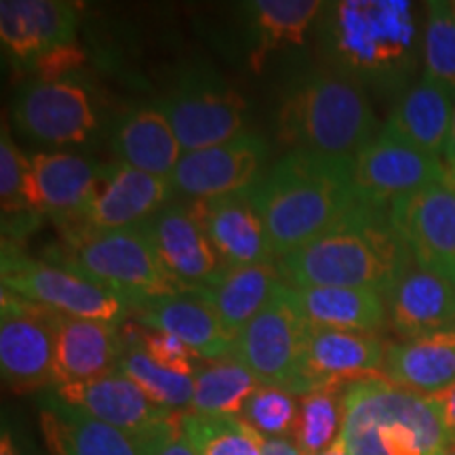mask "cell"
Masks as SVG:
<instances>
[{"label":"cell","instance_id":"1","mask_svg":"<svg viewBox=\"0 0 455 455\" xmlns=\"http://www.w3.org/2000/svg\"><path fill=\"white\" fill-rule=\"evenodd\" d=\"M415 264L390 221V207L361 203L315 241L276 259L291 287L367 289L386 299Z\"/></svg>","mask_w":455,"mask_h":455},{"label":"cell","instance_id":"2","mask_svg":"<svg viewBox=\"0 0 455 455\" xmlns=\"http://www.w3.org/2000/svg\"><path fill=\"white\" fill-rule=\"evenodd\" d=\"M249 192L276 258L298 251L365 203L352 180V158L308 150L284 155Z\"/></svg>","mask_w":455,"mask_h":455},{"label":"cell","instance_id":"3","mask_svg":"<svg viewBox=\"0 0 455 455\" xmlns=\"http://www.w3.org/2000/svg\"><path fill=\"white\" fill-rule=\"evenodd\" d=\"M339 436L350 455H443L449 449L430 396L386 378L355 382L344 390Z\"/></svg>","mask_w":455,"mask_h":455},{"label":"cell","instance_id":"4","mask_svg":"<svg viewBox=\"0 0 455 455\" xmlns=\"http://www.w3.org/2000/svg\"><path fill=\"white\" fill-rule=\"evenodd\" d=\"M278 140L291 150L355 158L378 138V118L367 93L350 76H312L284 100Z\"/></svg>","mask_w":455,"mask_h":455},{"label":"cell","instance_id":"5","mask_svg":"<svg viewBox=\"0 0 455 455\" xmlns=\"http://www.w3.org/2000/svg\"><path fill=\"white\" fill-rule=\"evenodd\" d=\"M61 230L64 243L53 264L116 293L129 308L141 299L188 293L163 266L144 226L93 230L72 224L61 226Z\"/></svg>","mask_w":455,"mask_h":455},{"label":"cell","instance_id":"6","mask_svg":"<svg viewBox=\"0 0 455 455\" xmlns=\"http://www.w3.org/2000/svg\"><path fill=\"white\" fill-rule=\"evenodd\" d=\"M329 38L335 55L363 74H396L411 57L415 20L411 3L346 0L333 4Z\"/></svg>","mask_w":455,"mask_h":455},{"label":"cell","instance_id":"7","mask_svg":"<svg viewBox=\"0 0 455 455\" xmlns=\"http://www.w3.org/2000/svg\"><path fill=\"white\" fill-rule=\"evenodd\" d=\"M312 325L301 315L291 284L283 283L272 301L236 335L230 355L261 386L304 396L301 367Z\"/></svg>","mask_w":455,"mask_h":455},{"label":"cell","instance_id":"8","mask_svg":"<svg viewBox=\"0 0 455 455\" xmlns=\"http://www.w3.org/2000/svg\"><path fill=\"white\" fill-rule=\"evenodd\" d=\"M3 289L70 318L121 325L129 318L127 301L64 266L28 258L15 244H3Z\"/></svg>","mask_w":455,"mask_h":455},{"label":"cell","instance_id":"9","mask_svg":"<svg viewBox=\"0 0 455 455\" xmlns=\"http://www.w3.org/2000/svg\"><path fill=\"white\" fill-rule=\"evenodd\" d=\"M61 315L3 289L0 298V371L13 392L55 386V339Z\"/></svg>","mask_w":455,"mask_h":455},{"label":"cell","instance_id":"10","mask_svg":"<svg viewBox=\"0 0 455 455\" xmlns=\"http://www.w3.org/2000/svg\"><path fill=\"white\" fill-rule=\"evenodd\" d=\"M184 152L204 150L243 133L247 101L236 89L213 76H186L158 101Z\"/></svg>","mask_w":455,"mask_h":455},{"label":"cell","instance_id":"11","mask_svg":"<svg viewBox=\"0 0 455 455\" xmlns=\"http://www.w3.org/2000/svg\"><path fill=\"white\" fill-rule=\"evenodd\" d=\"M13 123L24 138L44 146L83 144L98 129V112L81 83L32 81L17 93Z\"/></svg>","mask_w":455,"mask_h":455},{"label":"cell","instance_id":"12","mask_svg":"<svg viewBox=\"0 0 455 455\" xmlns=\"http://www.w3.org/2000/svg\"><path fill=\"white\" fill-rule=\"evenodd\" d=\"M396 235L422 270L455 283V192L435 184L390 204Z\"/></svg>","mask_w":455,"mask_h":455},{"label":"cell","instance_id":"13","mask_svg":"<svg viewBox=\"0 0 455 455\" xmlns=\"http://www.w3.org/2000/svg\"><path fill=\"white\" fill-rule=\"evenodd\" d=\"M447 164L403 141L379 133L352 158V180L363 201L390 207L422 188L445 184Z\"/></svg>","mask_w":455,"mask_h":455},{"label":"cell","instance_id":"14","mask_svg":"<svg viewBox=\"0 0 455 455\" xmlns=\"http://www.w3.org/2000/svg\"><path fill=\"white\" fill-rule=\"evenodd\" d=\"M268 158V146L255 133H241L224 144L184 152L171 186L190 201L230 196L253 188Z\"/></svg>","mask_w":455,"mask_h":455},{"label":"cell","instance_id":"15","mask_svg":"<svg viewBox=\"0 0 455 455\" xmlns=\"http://www.w3.org/2000/svg\"><path fill=\"white\" fill-rule=\"evenodd\" d=\"M388 346L379 333L312 327L301 367L304 396L323 388H346L355 382L386 378Z\"/></svg>","mask_w":455,"mask_h":455},{"label":"cell","instance_id":"16","mask_svg":"<svg viewBox=\"0 0 455 455\" xmlns=\"http://www.w3.org/2000/svg\"><path fill=\"white\" fill-rule=\"evenodd\" d=\"M104 169L106 164L68 152H38L30 158L24 184L28 212L53 218L60 228L74 224L93 196Z\"/></svg>","mask_w":455,"mask_h":455},{"label":"cell","instance_id":"17","mask_svg":"<svg viewBox=\"0 0 455 455\" xmlns=\"http://www.w3.org/2000/svg\"><path fill=\"white\" fill-rule=\"evenodd\" d=\"M173 192L167 178H156L121 163L106 164L93 196L74 224L93 230L144 226L167 207Z\"/></svg>","mask_w":455,"mask_h":455},{"label":"cell","instance_id":"18","mask_svg":"<svg viewBox=\"0 0 455 455\" xmlns=\"http://www.w3.org/2000/svg\"><path fill=\"white\" fill-rule=\"evenodd\" d=\"M144 228L163 266L188 293L209 287L226 270L190 204L169 203Z\"/></svg>","mask_w":455,"mask_h":455},{"label":"cell","instance_id":"19","mask_svg":"<svg viewBox=\"0 0 455 455\" xmlns=\"http://www.w3.org/2000/svg\"><path fill=\"white\" fill-rule=\"evenodd\" d=\"M249 190L190 203L192 212L203 224L204 235L209 236L226 268L275 264V259H278Z\"/></svg>","mask_w":455,"mask_h":455},{"label":"cell","instance_id":"20","mask_svg":"<svg viewBox=\"0 0 455 455\" xmlns=\"http://www.w3.org/2000/svg\"><path fill=\"white\" fill-rule=\"evenodd\" d=\"M129 318L152 331L175 335L204 361H218L235 348V335L224 327L212 304L196 293L141 299L131 306Z\"/></svg>","mask_w":455,"mask_h":455},{"label":"cell","instance_id":"21","mask_svg":"<svg viewBox=\"0 0 455 455\" xmlns=\"http://www.w3.org/2000/svg\"><path fill=\"white\" fill-rule=\"evenodd\" d=\"M55 395L68 405L124 432L131 439H140L178 413L155 405L121 371L108 373L91 382L57 386Z\"/></svg>","mask_w":455,"mask_h":455},{"label":"cell","instance_id":"22","mask_svg":"<svg viewBox=\"0 0 455 455\" xmlns=\"http://www.w3.org/2000/svg\"><path fill=\"white\" fill-rule=\"evenodd\" d=\"M78 4L64 0H3L0 41L11 60L28 68L36 57L72 43Z\"/></svg>","mask_w":455,"mask_h":455},{"label":"cell","instance_id":"23","mask_svg":"<svg viewBox=\"0 0 455 455\" xmlns=\"http://www.w3.org/2000/svg\"><path fill=\"white\" fill-rule=\"evenodd\" d=\"M124 350L121 325L61 316L55 339V388L114 373Z\"/></svg>","mask_w":455,"mask_h":455},{"label":"cell","instance_id":"24","mask_svg":"<svg viewBox=\"0 0 455 455\" xmlns=\"http://www.w3.org/2000/svg\"><path fill=\"white\" fill-rule=\"evenodd\" d=\"M386 310L401 339L455 327V283L413 264L386 298Z\"/></svg>","mask_w":455,"mask_h":455},{"label":"cell","instance_id":"25","mask_svg":"<svg viewBox=\"0 0 455 455\" xmlns=\"http://www.w3.org/2000/svg\"><path fill=\"white\" fill-rule=\"evenodd\" d=\"M453 110L451 91L422 74L418 84L398 101L379 133L443 158L451 135Z\"/></svg>","mask_w":455,"mask_h":455},{"label":"cell","instance_id":"26","mask_svg":"<svg viewBox=\"0 0 455 455\" xmlns=\"http://www.w3.org/2000/svg\"><path fill=\"white\" fill-rule=\"evenodd\" d=\"M38 422L51 455H144L129 435L68 405L55 392L41 401Z\"/></svg>","mask_w":455,"mask_h":455},{"label":"cell","instance_id":"27","mask_svg":"<svg viewBox=\"0 0 455 455\" xmlns=\"http://www.w3.org/2000/svg\"><path fill=\"white\" fill-rule=\"evenodd\" d=\"M384 375L395 386L424 396L447 390L455 384V327L390 344Z\"/></svg>","mask_w":455,"mask_h":455},{"label":"cell","instance_id":"28","mask_svg":"<svg viewBox=\"0 0 455 455\" xmlns=\"http://www.w3.org/2000/svg\"><path fill=\"white\" fill-rule=\"evenodd\" d=\"M112 146L121 164L167 180L184 156L178 135L158 106L129 112L118 123Z\"/></svg>","mask_w":455,"mask_h":455},{"label":"cell","instance_id":"29","mask_svg":"<svg viewBox=\"0 0 455 455\" xmlns=\"http://www.w3.org/2000/svg\"><path fill=\"white\" fill-rule=\"evenodd\" d=\"M301 315L312 327L379 333L388 325L386 299L367 289L291 287Z\"/></svg>","mask_w":455,"mask_h":455},{"label":"cell","instance_id":"30","mask_svg":"<svg viewBox=\"0 0 455 455\" xmlns=\"http://www.w3.org/2000/svg\"><path fill=\"white\" fill-rule=\"evenodd\" d=\"M283 283L275 261L244 268H226L218 281L201 289L196 295L212 304L224 327L236 338L270 304Z\"/></svg>","mask_w":455,"mask_h":455},{"label":"cell","instance_id":"31","mask_svg":"<svg viewBox=\"0 0 455 455\" xmlns=\"http://www.w3.org/2000/svg\"><path fill=\"white\" fill-rule=\"evenodd\" d=\"M249 9L253 15V30L258 34L251 64L255 70H259L266 57L275 51L304 44L312 21L325 9V3L321 0H258L249 4Z\"/></svg>","mask_w":455,"mask_h":455},{"label":"cell","instance_id":"32","mask_svg":"<svg viewBox=\"0 0 455 455\" xmlns=\"http://www.w3.org/2000/svg\"><path fill=\"white\" fill-rule=\"evenodd\" d=\"M259 386L253 373L232 355L209 361L195 375V396L186 411L209 418H241L244 405Z\"/></svg>","mask_w":455,"mask_h":455},{"label":"cell","instance_id":"33","mask_svg":"<svg viewBox=\"0 0 455 455\" xmlns=\"http://www.w3.org/2000/svg\"><path fill=\"white\" fill-rule=\"evenodd\" d=\"M180 422L198 455H264L266 439L243 418L181 411Z\"/></svg>","mask_w":455,"mask_h":455},{"label":"cell","instance_id":"34","mask_svg":"<svg viewBox=\"0 0 455 455\" xmlns=\"http://www.w3.org/2000/svg\"><path fill=\"white\" fill-rule=\"evenodd\" d=\"M158 407L186 411L195 396V378L158 367L141 346H129L118 361V369Z\"/></svg>","mask_w":455,"mask_h":455},{"label":"cell","instance_id":"35","mask_svg":"<svg viewBox=\"0 0 455 455\" xmlns=\"http://www.w3.org/2000/svg\"><path fill=\"white\" fill-rule=\"evenodd\" d=\"M346 388H323L301 396L299 418L293 436L295 445L304 455L325 451L339 439L341 396Z\"/></svg>","mask_w":455,"mask_h":455},{"label":"cell","instance_id":"36","mask_svg":"<svg viewBox=\"0 0 455 455\" xmlns=\"http://www.w3.org/2000/svg\"><path fill=\"white\" fill-rule=\"evenodd\" d=\"M428 7L424 32V74L455 95V13L451 3H435Z\"/></svg>","mask_w":455,"mask_h":455},{"label":"cell","instance_id":"37","mask_svg":"<svg viewBox=\"0 0 455 455\" xmlns=\"http://www.w3.org/2000/svg\"><path fill=\"white\" fill-rule=\"evenodd\" d=\"M241 418L264 439H287L289 435H295L299 401L283 388L259 386L244 405Z\"/></svg>","mask_w":455,"mask_h":455},{"label":"cell","instance_id":"38","mask_svg":"<svg viewBox=\"0 0 455 455\" xmlns=\"http://www.w3.org/2000/svg\"><path fill=\"white\" fill-rule=\"evenodd\" d=\"M30 158L15 146L9 138L7 127L3 129V140H0V203H3V215H32L28 212L24 201V184Z\"/></svg>","mask_w":455,"mask_h":455},{"label":"cell","instance_id":"39","mask_svg":"<svg viewBox=\"0 0 455 455\" xmlns=\"http://www.w3.org/2000/svg\"><path fill=\"white\" fill-rule=\"evenodd\" d=\"M141 348L146 350V355L150 356L158 367L167 369V371L195 378L198 369L203 367L198 365L201 356L171 333L144 329V335H141Z\"/></svg>","mask_w":455,"mask_h":455},{"label":"cell","instance_id":"40","mask_svg":"<svg viewBox=\"0 0 455 455\" xmlns=\"http://www.w3.org/2000/svg\"><path fill=\"white\" fill-rule=\"evenodd\" d=\"M181 413V411H180ZM180 413L171 415L167 422L156 426L148 435L133 439L144 455H198L188 435L181 428Z\"/></svg>","mask_w":455,"mask_h":455},{"label":"cell","instance_id":"41","mask_svg":"<svg viewBox=\"0 0 455 455\" xmlns=\"http://www.w3.org/2000/svg\"><path fill=\"white\" fill-rule=\"evenodd\" d=\"M87 53L76 41L60 44V47L47 51L28 66V70L36 74V81H64L84 66Z\"/></svg>","mask_w":455,"mask_h":455},{"label":"cell","instance_id":"42","mask_svg":"<svg viewBox=\"0 0 455 455\" xmlns=\"http://www.w3.org/2000/svg\"><path fill=\"white\" fill-rule=\"evenodd\" d=\"M430 401L435 403L436 411H439L441 424L445 428L449 447H455V384L449 386L447 390L432 395Z\"/></svg>","mask_w":455,"mask_h":455},{"label":"cell","instance_id":"43","mask_svg":"<svg viewBox=\"0 0 455 455\" xmlns=\"http://www.w3.org/2000/svg\"><path fill=\"white\" fill-rule=\"evenodd\" d=\"M0 455H28L24 447L17 441L15 432L7 422H3V435H0Z\"/></svg>","mask_w":455,"mask_h":455},{"label":"cell","instance_id":"44","mask_svg":"<svg viewBox=\"0 0 455 455\" xmlns=\"http://www.w3.org/2000/svg\"><path fill=\"white\" fill-rule=\"evenodd\" d=\"M264 455H304L289 439H266Z\"/></svg>","mask_w":455,"mask_h":455},{"label":"cell","instance_id":"45","mask_svg":"<svg viewBox=\"0 0 455 455\" xmlns=\"http://www.w3.org/2000/svg\"><path fill=\"white\" fill-rule=\"evenodd\" d=\"M316 455H350V451H348V447H346V443L341 441V436H339V439L335 441L331 447L325 449V451L316 453Z\"/></svg>","mask_w":455,"mask_h":455},{"label":"cell","instance_id":"46","mask_svg":"<svg viewBox=\"0 0 455 455\" xmlns=\"http://www.w3.org/2000/svg\"><path fill=\"white\" fill-rule=\"evenodd\" d=\"M445 161L455 163V110H453V124H451V135H449L447 150H445Z\"/></svg>","mask_w":455,"mask_h":455},{"label":"cell","instance_id":"47","mask_svg":"<svg viewBox=\"0 0 455 455\" xmlns=\"http://www.w3.org/2000/svg\"><path fill=\"white\" fill-rule=\"evenodd\" d=\"M445 184L455 192V163H447V178Z\"/></svg>","mask_w":455,"mask_h":455},{"label":"cell","instance_id":"48","mask_svg":"<svg viewBox=\"0 0 455 455\" xmlns=\"http://www.w3.org/2000/svg\"><path fill=\"white\" fill-rule=\"evenodd\" d=\"M443 455H455V447H449V449H447V451H445V453H443Z\"/></svg>","mask_w":455,"mask_h":455},{"label":"cell","instance_id":"49","mask_svg":"<svg viewBox=\"0 0 455 455\" xmlns=\"http://www.w3.org/2000/svg\"><path fill=\"white\" fill-rule=\"evenodd\" d=\"M451 7H453V13H455V3H451Z\"/></svg>","mask_w":455,"mask_h":455}]
</instances>
